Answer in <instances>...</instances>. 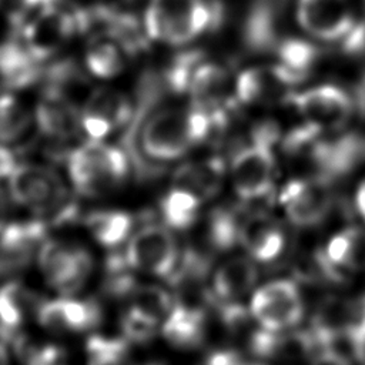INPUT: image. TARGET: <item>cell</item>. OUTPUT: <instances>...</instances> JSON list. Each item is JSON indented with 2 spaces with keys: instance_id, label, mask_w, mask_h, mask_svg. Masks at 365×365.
I'll return each mask as SVG.
<instances>
[{
  "instance_id": "6da1fadb",
  "label": "cell",
  "mask_w": 365,
  "mask_h": 365,
  "mask_svg": "<svg viewBox=\"0 0 365 365\" xmlns=\"http://www.w3.org/2000/svg\"><path fill=\"white\" fill-rule=\"evenodd\" d=\"M11 198L37 218L50 225L70 224L77 217V205L71 200L60 174L46 165L21 164L9 177Z\"/></svg>"
},
{
  "instance_id": "7a4b0ae2",
  "label": "cell",
  "mask_w": 365,
  "mask_h": 365,
  "mask_svg": "<svg viewBox=\"0 0 365 365\" xmlns=\"http://www.w3.org/2000/svg\"><path fill=\"white\" fill-rule=\"evenodd\" d=\"M221 19L214 0H150L143 27L153 41L182 46L215 29Z\"/></svg>"
},
{
  "instance_id": "3957f363",
  "label": "cell",
  "mask_w": 365,
  "mask_h": 365,
  "mask_svg": "<svg viewBox=\"0 0 365 365\" xmlns=\"http://www.w3.org/2000/svg\"><path fill=\"white\" fill-rule=\"evenodd\" d=\"M128 168V155L123 148L96 140L78 145L67 158L70 181L86 197L115 190L127 178Z\"/></svg>"
},
{
  "instance_id": "277c9868",
  "label": "cell",
  "mask_w": 365,
  "mask_h": 365,
  "mask_svg": "<svg viewBox=\"0 0 365 365\" xmlns=\"http://www.w3.org/2000/svg\"><path fill=\"white\" fill-rule=\"evenodd\" d=\"M137 134L143 160L173 161L195 145L188 108L165 107L154 110L143 120Z\"/></svg>"
},
{
  "instance_id": "5b68a950",
  "label": "cell",
  "mask_w": 365,
  "mask_h": 365,
  "mask_svg": "<svg viewBox=\"0 0 365 365\" xmlns=\"http://www.w3.org/2000/svg\"><path fill=\"white\" fill-rule=\"evenodd\" d=\"M38 269L46 282L58 294L73 297L93 274V255L83 247L46 240L37 250Z\"/></svg>"
},
{
  "instance_id": "8992f818",
  "label": "cell",
  "mask_w": 365,
  "mask_h": 365,
  "mask_svg": "<svg viewBox=\"0 0 365 365\" xmlns=\"http://www.w3.org/2000/svg\"><path fill=\"white\" fill-rule=\"evenodd\" d=\"M124 254L134 271L167 281L178 262L181 250L167 225L148 222L131 235Z\"/></svg>"
},
{
  "instance_id": "52a82bcc",
  "label": "cell",
  "mask_w": 365,
  "mask_h": 365,
  "mask_svg": "<svg viewBox=\"0 0 365 365\" xmlns=\"http://www.w3.org/2000/svg\"><path fill=\"white\" fill-rule=\"evenodd\" d=\"M250 314L259 328L287 332L302 319V295L298 287L288 279L269 281L252 292Z\"/></svg>"
},
{
  "instance_id": "ba28073f",
  "label": "cell",
  "mask_w": 365,
  "mask_h": 365,
  "mask_svg": "<svg viewBox=\"0 0 365 365\" xmlns=\"http://www.w3.org/2000/svg\"><path fill=\"white\" fill-rule=\"evenodd\" d=\"M80 30V11H68L56 3L36 11L33 19L21 26V43L40 63L56 54Z\"/></svg>"
},
{
  "instance_id": "9c48e42d",
  "label": "cell",
  "mask_w": 365,
  "mask_h": 365,
  "mask_svg": "<svg viewBox=\"0 0 365 365\" xmlns=\"http://www.w3.org/2000/svg\"><path fill=\"white\" fill-rule=\"evenodd\" d=\"M278 200L289 222L308 228L321 224L329 215L334 191L329 180L311 175L288 181L281 188Z\"/></svg>"
},
{
  "instance_id": "30bf717a",
  "label": "cell",
  "mask_w": 365,
  "mask_h": 365,
  "mask_svg": "<svg viewBox=\"0 0 365 365\" xmlns=\"http://www.w3.org/2000/svg\"><path fill=\"white\" fill-rule=\"evenodd\" d=\"M289 103L302 117V121L322 131H339L355 113L352 96L334 84L314 86L294 93Z\"/></svg>"
},
{
  "instance_id": "8fae6325",
  "label": "cell",
  "mask_w": 365,
  "mask_h": 365,
  "mask_svg": "<svg viewBox=\"0 0 365 365\" xmlns=\"http://www.w3.org/2000/svg\"><path fill=\"white\" fill-rule=\"evenodd\" d=\"M277 161L272 148L251 143L231 160L230 178L237 197L257 201L267 197L275 184Z\"/></svg>"
},
{
  "instance_id": "7c38bea8",
  "label": "cell",
  "mask_w": 365,
  "mask_h": 365,
  "mask_svg": "<svg viewBox=\"0 0 365 365\" xmlns=\"http://www.w3.org/2000/svg\"><path fill=\"white\" fill-rule=\"evenodd\" d=\"M295 19L307 36L324 43H339L358 20L351 0H297Z\"/></svg>"
},
{
  "instance_id": "4fadbf2b",
  "label": "cell",
  "mask_w": 365,
  "mask_h": 365,
  "mask_svg": "<svg viewBox=\"0 0 365 365\" xmlns=\"http://www.w3.org/2000/svg\"><path fill=\"white\" fill-rule=\"evenodd\" d=\"M302 80L284 66L250 67L241 71L234 83L237 101L248 106H271L289 101L294 87Z\"/></svg>"
},
{
  "instance_id": "5bb4252c",
  "label": "cell",
  "mask_w": 365,
  "mask_h": 365,
  "mask_svg": "<svg viewBox=\"0 0 365 365\" xmlns=\"http://www.w3.org/2000/svg\"><path fill=\"white\" fill-rule=\"evenodd\" d=\"M322 134L301 155L309 160L317 171L315 175L331 181V178L348 174L365 160L364 137L346 133L334 135L332 138H324Z\"/></svg>"
},
{
  "instance_id": "9a60e30c",
  "label": "cell",
  "mask_w": 365,
  "mask_h": 365,
  "mask_svg": "<svg viewBox=\"0 0 365 365\" xmlns=\"http://www.w3.org/2000/svg\"><path fill=\"white\" fill-rule=\"evenodd\" d=\"M133 117L130 100L121 91L101 87L93 90L81 108V131L90 140L103 141Z\"/></svg>"
},
{
  "instance_id": "2e32d148",
  "label": "cell",
  "mask_w": 365,
  "mask_h": 365,
  "mask_svg": "<svg viewBox=\"0 0 365 365\" xmlns=\"http://www.w3.org/2000/svg\"><path fill=\"white\" fill-rule=\"evenodd\" d=\"M36 318L40 327L51 334H78L97 328L103 319V311L91 298L61 295V298L43 301Z\"/></svg>"
},
{
  "instance_id": "e0dca14e",
  "label": "cell",
  "mask_w": 365,
  "mask_h": 365,
  "mask_svg": "<svg viewBox=\"0 0 365 365\" xmlns=\"http://www.w3.org/2000/svg\"><path fill=\"white\" fill-rule=\"evenodd\" d=\"M48 225L40 220L14 221L0 231V277L26 268L47 240Z\"/></svg>"
},
{
  "instance_id": "ac0fdd59",
  "label": "cell",
  "mask_w": 365,
  "mask_h": 365,
  "mask_svg": "<svg viewBox=\"0 0 365 365\" xmlns=\"http://www.w3.org/2000/svg\"><path fill=\"white\" fill-rule=\"evenodd\" d=\"M287 230L271 214L251 212L242 215L240 227V245L255 262L277 261L287 248Z\"/></svg>"
},
{
  "instance_id": "d6986e66",
  "label": "cell",
  "mask_w": 365,
  "mask_h": 365,
  "mask_svg": "<svg viewBox=\"0 0 365 365\" xmlns=\"http://www.w3.org/2000/svg\"><path fill=\"white\" fill-rule=\"evenodd\" d=\"M257 281L258 269L252 258L248 255L228 258L212 274L208 301L240 304L242 298L255 291Z\"/></svg>"
},
{
  "instance_id": "ffe728a7",
  "label": "cell",
  "mask_w": 365,
  "mask_h": 365,
  "mask_svg": "<svg viewBox=\"0 0 365 365\" xmlns=\"http://www.w3.org/2000/svg\"><path fill=\"white\" fill-rule=\"evenodd\" d=\"M81 110L64 94L46 88L36 107L38 130L54 140H68L81 131Z\"/></svg>"
},
{
  "instance_id": "44dd1931",
  "label": "cell",
  "mask_w": 365,
  "mask_h": 365,
  "mask_svg": "<svg viewBox=\"0 0 365 365\" xmlns=\"http://www.w3.org/2000/svg\"><path fill=\"white\" fill-rule=\"evenodd\" d=\"M161 334L171 346L181 351L201 346L207 334L205 308L177 302L163 321Z\"/></svg>"
},
{
  "instance_id": "7402d4cb",
  "label": "cell",
  "mask_w": 365,
  "mask_h": 365,
  "mask_svg": "<svg viewBox=\"0 0 365 365\" xmlns=\"http://www.w3.org/2000/svg\"><path fill=\"white\" fill-rule=\"evenodd\" d=\"M44 299L21 282L10 281L0 287V339H13L23 324L37 314Z\"/></svg>"
},
{
  "instance_id": "603a6c76",
  "label": "cell",
  "mask_w": 365,
  "mask_h": 365,
  "mask_svg": "<svg viewBox=\"0 0 365 365\" xmlns=\"http://www.w3.org/2000/svg\"><path fill=\"white\" fill-rule=\"evenodd\" d=\"M327 269L332 274H351L365 269V230L348 227L334 234L322 255Z\"/></svg>"
},
{
  "instance_id": "cb8c5ba5",
  "label": "cell",
  "mask_w": 365,
  "mask_h": 365,
  "mask_svg": "<svg viewBox=\"0 0 365 365\" xmlns=\"http://www.w3.org/2000/svg\"><path fill=\"white\" fill-rule=\"evenodd\" d=\"M228 84L230 74L227 68L218 63L202 58L195 67L187 88L191 97V106L205 110L224 107Z\"/></svg>"
},
{
  "instance_id": "d4e9b609",
  "label": "cell",
  "mask_w": 365,
  "mask_h": 365,
  "mask_svg": "<svg viewBox=\"0 0 365 365\" xmlns=\"http://www.w3.org/2000/svg\"><path fill=\"white\" fill-rule=\"evenodd\" d=\"M224 163L218 157L181 164L173 174V185L191 191L202 201L215 197L224 180Z\"/></svg>"
},
{
  "instance_id": "484cf974",
  "label": "cell",
  "mask_w": 365,
  "mask_h": 365,
  "mask_svg": "<svg viewBox=\"0 0 365 365\" xmlns=\"http://www.w3.org/2000/svg\"><path fill=\"white\" fill-rule=\"evenodd\" d=\"M84 227L97 244L111 251L128 240L134 227V217L121 210H96L86 215Z\"/></svg>"
},
{
  "instance_id": "4316f807",
  "label": "cell",
  "mask_w": 365,
  "mask_h": 365,
  "mask_svg": "<svg viewBox=\"0 0 365 365\" xmlns=\"http://www.w3.org/2000/svg\"><path fill=\"white\" fill-rule=\"evenodd\" d=\"M127 56L128 53L115 38L107 34H96L87 46L84 61L94 77L113 78L124 70Z\"/></svg>"
},
{
  "instance_id": "83f0119b",
  "label": "cell",
  "mask_w": 365,
  "mask_h": 365,
  "mask_svg": "<svg viewBox=\"0 0 365 365\" xmlns=\"http://www.w3.org/2000/svg\"><path fill=\"white\" fill-rule=\"evenodd\" d=\"M201 204L202 200L191 191L173 185L160 200V215L168 228L184 231L197 222Z\"/></svg>"
},
{
  "instance_id": "f1b7e54d",
  "label": "cell",
  "mask_w": 365,
  "mask_h": 365,
  "mask_svg": "<svg viewBox=\"0 0 365 365\" xmlns=\"http://www.w3.org/2000/svg\"><path fill=\"white\" fill-rule=\"evenodd\" d=\"M242 215L232 207H217L210 211L205 221V241L208 248L225 252L240 244Z\"/></svg>"
},
{
  "instance_id": "f546056e",
  "label": "cell",
  "mask_w": 365,
  "mask_h": 365,
  "mask_svg": "<svg viewBox=\"0 0 365 365\" xmlns=\"http://www.w3.org/2000/svg\"><path fill=\"white\" fill-rule=\"evenodd\" d=\"M278 64L304 80L309 70L315 66L319 51L317 46L308 40L298 37H284L274 48Z\"/></svg>"
},
{
  "instance_id": "4dcf8cb0",
  "label": "cell",
  "mask_w": 365,
  "mask_h": 365,
  "mask_svg": "<svg viewBox=\"0 0 365 365\" xmlns=\"http://www.w3.org/2000/svg\"><path fill=\"white\" fill-rule=\"evenodd\" d=\"M31 114L26 104L16 96L0 94V143H14L29 130Z\"/></svg>"
},
{
  "instance_id": "1f68e13d",
  "label": "cell",
  "mask_w": 365,
  "mask_h": 365,
  "mask_svg": "<svg viewBox=\"0 0 365 365\" xmlns=\"http://www.w3.org/2000/svg\"><path fill=\"white\" fill-rule=\"evenodd\" d=\"M87 365H134L128 341L103 335H91L86 342Z\"/></svg>"
},
{
  "instance_id": "d6a6232c",
  "label": "cell",
  "mask_w": 365,
  "mask_h": 365,
  "mask_svg": "<svg viewBox=\"0 0 365 365\" xmlns=\"http://www.w3.org/2000/svg\"><path fill=\"white\" fill-rule=\"evenodd\" d=\"M128 301L130 305L135 307L161 324L177 304L173 294L157 284H137L128 297Z\"/></svg>"
},
{
  "instance_id": "836d02e7",
  "label": "cell",
  "mask_w": 365,
  "mask_h": 365,
  "mask_svg": "<svg viewBox=\"0 0 365 365\" xmlns=\"http://www.w3.org/2000/svg\"><path fill=\"white\" fill-rule=\"evenodd\" d=\"M11 342L21 365H58L64 358V349L58 345L36 342L23 334H17Z\"/></svg>"
},
{
  "instance_id": "e575fe53",
  "label": "cell",
  "mask_w": 365,
  "mask_h": 365,
  "mask_svg": "<svg viewBox=\"0 0 365 365\" xmlns=\"http://www.w3.org/2000/svg\"><path fill=\"white\" fill-rule=\"evenodd\" d=\"M157 319L144 314L133 305H128L120 318V328L123 336L128 342L134 344H148L155 338L160 329Z\"/></svg>"
},
{
  "instance_id": "d590c367",
  "label": "cell",
  "mask_w": 365,
  "mask_h": 365,
  "mask_svg": "<svg viewBox=\"0 0 365 365\" xmlns=\"http://www.w3.org/2000/svg\"><path fill=\"white\" fill-rule=\"evenodd\" d=\"M204 365H264L259 362H250L241 359V356L234 351H214L211 352L205 361Z\"/></svg>"
},
{
  "instance_id": "8d00e7d4",
  "label": "cell",
  "mask_w": 365,
  "mask_h": 365,
  "mask_svg": "<svg viewBox=\"0 0 365 365\" xmlns=\"http://www.w3.org/2000/svg\"><path fill=\"white\" fill-rule=\"evenodd\" d=\"M311 365H352V364L345 355H342L336 349L325 346L314 355Z\"/></svg>"
},
{
  "instance_id": "74e56055",
  "label": "cell",
  "mask_w": 365,
  "mask_h": 365,
  "mask_svg": "<svg viewBox=\"0 0 365 365\" xmlns=\"http://www.w3.org/2000/svg\"><path fill=\"white\" fill-rule=\"evenodd\" d=\"M17 158L14 153L0 143V178H9L17 168Z\"/></svg>"
},
{
  "instance_id": "f35d334b",
  "label": "cell",
  "mask_w": 365,
  "mask_h": 365,
  "mask_svg": "<svg viewBox=\"0 0 365 365\" xmlns=\"http://www.w3.org/2000/svg\"><path fill=\"white\" fill-rule=\"evenodd\" d=\"M352 98H354V103H355V111L358 110L362 115H365V74L362 76V78L356 84V88H355V93H354Z\"/></svg>"
},
{
  "instance_id": "ab89813d",
  "label": "cell",
  "mask_w": 365,
  "mask_h": 365,
  "mask_svg": "<svg viewBox=\"0 0 365 365\" xmlns=\"http://www.w3.org/2000/svg\"><path fill=\"white\" fill-rule=\"evenodd\" d=\"M355 205L358 212L361 214V217L365 221V178L359 182L356 192H355Z\"/></svg>"
},
{
  "instance_id": "60d3db41",
  "label": "cell",
  "mask_w": 365,
  "mask_h": 365,
  "mask_svg": "<svg viewBox=\"0 0 365 365\" xmlns=\"http://www.w3.org/2000/svg\"><path fill=\"white\" fill-rule=\"evenodd\" d=\"M6 215H7V201L4 194L0 191V231L6 225Z\"/></svg>"
},
{
  "instance_id": "b9f144b4",
  "label": "cell",
  "mask_w": 365,
  "mask_h": 365,
  "mask_svg": "<svg viewBox=\"0 0 365 365\" xmlns=\"http://www.w3.org/2000/svg\"><path fill=\"white\" fill-rule=\"evenodd\" d=\"M9 352H7V348L6 345L3 344V341H0V365H9Z\"/></svg>"
}]
</instances>
